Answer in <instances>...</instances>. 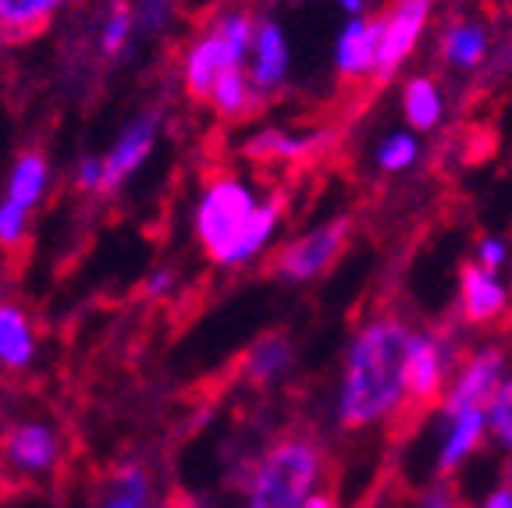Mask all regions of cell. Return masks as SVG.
I'll list each match as a JSON object with an SVG mask.
<instances>
[{"label": "cell", "mask_w": 512, "mask_h": 508, "mask_svg": "<svg viewBox=\"0 0 512 508\" xmlns=\"http://www.w3.org/2000/svg\"><path fill=\"white\" fill-rule=\"evenodd\" d=\"M413 334L399 317H374L352 342L345 366L338 423L345 430H363L381 416H392L406 388V363Z\"/></svg>", "instance_id": "obj_1"}, {"label": "cell", "mask_w": 512, "mask_h": 508, "mask_svg": "<svg viewBox=\"0 0 512 508\" xmlns=\"http://www.w3.org/2000/svg\"><path fill=\"white\" fill-rule=\"evenodd\" d=\"M281 210H285V196H271L264 207H256L253 189L242 178L217 171L207 178L200 203L192 210V231L210 263L242 267L267 249Z\"/></svg>", "instance_id": "obj_2"}, {"label": "cell", "mask_w": 512, "mask_h": 508, "mask_svg": "<svg viewBox=\"0 0 512 508\" xmlns=\"http://www.w3.org/2000/svg\"><path fill=\"white\" fill-rule=\"evenodd\" d=\"M324 466L317 441L288 434L267 448L249 484V508H303Z\"/></svg>", "instance_id": "obj_3"}, {"label": "cell", "mask_w": 512, "mask_h": 508, "mask_svg": "<svg viewBox=\"0 0 512 508\" xmlns=\"http://www.w3.org/2000/svg\"><path fill=\"white\" fill-rule=\"evenodd\" d=\"M445 374H448V352L445 338H413L409 345V363H406V388L392 413V441H406L416 434V427L438 409L441 395H445Z\"/></svg>", "instance_id": "obj_4"}, {"label": "cell", "mask_w": 512, "mask_h": 508, "mask_svg": "<svg viewBox=\"0 0 512 508\" xmlns=\"http://www.w3.org/2000/svg\"><path fill=\"white\" fill-rule=\"evenodd\" d=\"M349 239H352V217H335V221L320 224V228L306 231V235H299V239L274 249L267 270L285 281L324 278V274L345 256Z\"/></svg>", "instance_id": "obj_5"}, {"label": "cell", "mask_w": 512, "mask_h": 508, "mask_svg": "<svg viewBox=\"0 0 512 508\" xmlns=\"http://www.w3.org/2000/svg\"><path fill=\"white\" fill-rule=\"evenodd\" d=\"M160 139V111H146L132 118L118 132L111 150L100 157V196H114L125 182L139 175V167L150 160Z\"/></svg>", "instance_id": "obj_6"}, {"label": "cell", "mask_w": 512, "mask_h": 508, "mask_svg": "<svg viewBox=\"0 0 512 508\" xmlns=\"http://www.w3.org/2000/svg\"><path fill=\"white\" fill-rule=\"evenodd\" d=\"M228 68H246V57H242L232 43L224 40V32L214 25V29H207L203 36H196V40L189 43V50H185V57H182V86H185V93H189L192 100L207 104V96H210V89H214V82L221 79Z\"/></svg>", "instance_id": "obj_7"}, {"label": "cell", "mask_w": 512, "mask_h": 508, "mask_svg": "<svg viewBox=\"0 0 512 508\" xmlns=\"http://www.w3.org/2000/svg\"><path fill=\"white\" fill-rule=\"evenodd\" d=\"M0 459L22 477H43L61 459V441L47 423H15L0 437Z\"/></svg>", "instance_id": "obj_8"}, {"label": "cell", "mask_w": 512, "mask_h": 508, "mask_svg": "<svg viewBox=\"0 0 512 508\" xmlns=\"http://www.w3.org/2000/svg\"><path fill=\"white\" fill-rule=\"evenodd\" d=\"M427 11H431V0H395L392 15L384 18L374 86H384V79H392V72L406 61L409 50L416 47L420 29H424V22H427Z\"/></svg>", "instance_id": "obj_9"}, {"label": "cell", "mask_w": 512, "mask_h": 508, "mask_svg": "<svg viewBox=\"0 0 512 508\" xmlns=\"http://www.w3.org/2000/svg\"><path fill=\"white\" fill-rule=\"evenodd\" d=\"M502 363L505 356L498 349H484L477 356L466 359L463 366V377L456 381V388L448 391V402H445V413L448 416H459V413H484L491 405L498 391V377H502Z\"/></svg>", "instance_id": "obj_10"}, {"label": "cell", "mask_w": 512, "mask_h": 508, "mask_svg": "<svg viewBox=\"0 0 512 508\" xmlns=\"http://www.w3.org/2000/svg\"><path fill=\"white\" fill-rule=\"evenodd\" d=\"M381 36H384V18H363V22H352L342 32V40H338V79L345 86H356L363 79L374 82Z\"/></svg>", "instance_id": "obj_11"}, {"label": "cell", "mask_w": 512, "mask_h": 508, "mask_svg": "<svg viewBox=\"0 0 512 508\" xmlns=\"http://www.w3.org/2000/svg\"><path fill=\"white\" fill-rule=\"evenodd\" d=\"M249 82L260 96L267 89H278L288 75V47L285 36H281L278 22L271 18H260L253 25V43H249Z\"/></svg>", "instance_id": "obj_12"}, {"label": "cell", "mask_w": 512, "mask_h": 508, "mask_svg": "<svg viewBox=\"0 0 512 508\" xmlns=\"http://www.w3.org/2000/svg\"><path fill=\"white\" fill-rule=\"evenodd\" d=\"M68 0H0V47L36 40L54 25Z\"/></svg>", "instance_id": "obj_13"}, {"label": "cell", "mask_w": 512, "mask_h": 508, "mask_svg": "<svg viewBox=\"0 0 512 508\" xmlns=\"http://www.w3.org/2000/svg\"><path fill=\"white\" fill-rule=\"evenodd\" d=\"M324 135H288V132H260L246 143V157L256 164H310L324 153Z\"/></svg>", "instance_id": "obj_14"}, {"label": "cell", "mask_w": 512, "mask_h": 508, "mask_svg": "<svg viewBox=\"0 0 512 508\" xmlns=\"http://www.w3.org/2000/svg\"><path fill=\"white\" fill-rule=\"evenodd\" d=\"M32 359H36V331L29 313L18 302L0 299V366L25 370Z\"/></svg>", "instance_id": "obj_15"}, {"label": "cell", "mask_w": 512, "mask_h": 508, "mask_svg": "<svg viewBox=\"0 0 512 508\" xmlns=\"http://www.w3.org/2000/svg\"><path fill=\"white\" fill-rule=\"evenodd\" d=\"M459 274H463V320L473 327L495 324L505 313V292L495 285V278L473 263H463Z\"/></svg>", "instance_id": "obj_16"}, {"label": "cell", "mask_w": 512, "mask_h": 508, "mask_svg": "<svg viewBox=\"0 0 512 508\" xmlns=\"http://www.w3.org/2000/svg\"><path fill=\"white\" fill-rule=\"evenodd\" d=\"M50 189V160L43 157V150H22L11 164L8 175V189H4V199L18 203L32 214L40 207L43 196Z\"/></svg>", "instance_id": "obj_17"}, {"label": "cell", "mask_w": 512, "mask_h": 508, "mask_svg": "<svg viewBox=\"0 0 512 508\" xmlns=\"http://www.w3.org/2000/svg\"><path fill=\"white\" fill-rule=\"evenodd\" d=\"M207 104L214 107L221 118L239 121V118H249V114L256 111V104H260V93H256L253 82H249L246 68H228V72L214 82V89H210V96H207Z\"/></svg>", "instance_id": "obj_18"}, {"label": "cell", "mask_w": 512, "mask_h": 508, "mask_svg": "<svg viewBox=\"0 0 512 508\" xmlns=\"http://www.w3.org/2000/svg\"><path fill=\"white\" fill-rule=\"evenodd\" d=\"M292 363V345H288L285 334H264L253 349L242 356L239 374L249 384H271L274 377L285 374V366Z\"/></svg>", "instance_id": "obj_19"}, {"label": "cell", "mask_w": 512, "mask_h": 508, "mask_svg": "<svg viewBox=\"0 0 512 508\" xmlns=\"http://www.w3.org/2000/svg\"><path fill=\"white\" fill-rule=\"evenodd\" d=\"M480 437H484V413H477V409L473 413H459L456 427H452V434L445 441V452H441V477H448L480 445Z\"/></svg>", "instance_id": "obj_20"}, {"label": "cell", "mask_w": 512, "mask_h": 508, "mask_svg": "<svg viewBox=\"0 0 512 508\" xmlns=\"http://www.w3.org/2000/svg\"><path fill=\"white\" fill-rule=\"evenodd\" d=\"M132 36H136V11L128 8L125 0H118L111 11H107L104 25H100V54L104 57H121L132 47Z\"/></svg>", "instance_id": "obj_21"}, {"label": "cell", "mask_w": 512, "mask_h": 508, "mask_svg": "<svg viewBox=\"0 0 512 508\" xmlns=\"http://www.w3.org/2000/svg\"><path fill=\"white\" fill-rule=\"evenodd\" d=\"M438 93H434V86L427 79H413L406 86V114H409V125L416 128V132H427V128H434V121H438Z\"/></svg>", "instance_id": "obj_22"}, {"label": "cell", "mask_w": 512, "mask_h": 508, "mask_svg": "<svg viewBox=\"0 0 512 508\" xmlns=\"http://www.w3.org/2000/svg\"><path fill=\"white\" fill-rule=\"evenodd\" d=\"M484 32L480 29H473V25H459V29H452L445 36V54L452 57L456 64H477L480 57H484Z\"/></svg>", "instance_id": "obj_23"}, {"label": "cell", "mask_w": 512, "mask_h": 508, "mask_svg": "<svg viewBox=\"0 0 512 508\" xmlns=\"http://www.w3.org/2000/svg\"><path fill=\"white\" fill-rule=\"evenodd\" d=\"M29 235V210L11 203V199H0V249H15Z\"/></svg>", "instance_id": "obj_24"}, {"label": "cell", "mask_w": 512, "mask_h": 508, "mask_svg": "<svg viewBox=\"0 0 512 508\" xmlns=\"http://www.w3.org/2000/svg\"><path fill=\"white\" fill-rule=\"evenodd\" d=\"M491 427H495L498 441L512 448V381L498 384L495 398H491Z\"/></svg>", "instance_id": "obj_25"}, {"label": "cell", "mask_w": 512, "mask_h": 508, "mask_svg": "<svg viewBox=\"0 0 512 508\" xmlns=\"http://www.w3.org/2000/svg\"><path fill=\"white\" fill-rule=\"evenodd\" d=\"M139 15H136V32H160L164 25H168L171 18V4L168 0H146V4H139Z\"/></svg>", "instance_id": "obj_26"}, {"label": "cell", "mask_w": 512, "mask_h": 508, "mask_svg": "<svg viewBox=\"0 0 512 508\" xmlns=\"http://www.w3.org/2000/svg\"><path fill=\"white\" fill-rule=\"evenodd\" d=\"M420 508H466V501L459 498V491H456V484H452V480L441 477L438 484H434L431 491L424 494Z\"/></svg>", "instance_id": "obj_27"}, {"label": "cell", "mask_w": 512, "mask_h": 508, "mask_svg": "<svg viewBox=\"0 0 512 508\" xmlns=\"http://www.w3.org/2000/svg\"><path fill=\"white\" fill-rule=\"evenodd\" d=\"M413 153H416L413 139H406V135H395L392 143L381 150V164L388 167V171H399V167H406L409 160H413Z\"/></svg>", "instance_id": "obj_28"}, {"label": "cell", "mask_w": 512, "mask_h": 508, "mask_svg": "<svg viewBox=\"0 0 512 508\" xmlns=\"http://www.w3.org/2000/svg\"><path fill=\"white\" fill-rule=\"evenodd\" d=\"M75 185L86 196H100V157H82L75 167Z\"/></svg>", "instance_id": "obj_29"}, {"label": "cell", "mask_w": 512, "mask_h": 508, "mask_svg": "<svg viewBox=\"0 0 512 508\" xmlns=\"http://www.w3.org/2000/svg\"><path fill=\"white\" fill-rule=\"evenodd\" d=\"M143 288H146V295H150V299H168V295L175 292V270H168V267L150 270Z\"/></svg>", "instance_id": "obj_30"}, {"label": "cell", "mask_w": 512, "mask_h": 508, "mask_svg": "<svg viewBox=\"0 0 512 508\" xmlns=\"http://www.w3.org/2000/svg\"><path fill=\"white\" fill-rule=\"evenodd\" d=\"M480 256H484V267H488V274H491V270H498V267H502V260H505L502 242H484V246H480Z\"/></svg>", "instance_id": "obj_31"}, {"label": "cell", "mask_w": 512, "mask_h": 508, "mask_svg": "<svg viewBox=\"0 0 512 508\" xmlns=\"http://www.w3.org/2000/svg\"><path fill=\"white\" fill-rule=\"evenodd\" d=\"M484 508H512V484L498 487V491L491 494L488 501H484Z\"/></svg>", "instance_id": "obj_32"}, {"label": "cell", "mask_w": 512, "mask_h": 508, "mask_svg": "<svg viewBox=\"0 0 512 508\" xmlns=\"http://www.w3.org/2000/svg\"><path fill=\"white\" fill-rule=\"evenodd\" d=\"M303 508H338V498H335V491L310 494V498L303 501Z\"/></svg>", "instance_id": "obj_33"}, {"label": "cell", "mask_w": 512, "mask_h": 508, "mask_svg": "<svg viewBox=\"0 0 512 508\" xmlns=\"http://www.w3.org/2000/svg\"><path fill=\"white\" fill-rule=\"evenodd\" d=\"M111 508H139V501L125 498V494H118V498H114V501H111Z\"/></svg>", "instance_id": "obj_34"}, {"label": "cell", "mask_w": 512, "mask_h": 508, "mask_svg": "<svg viewBox=\"0 0 512 508\" xmlns=\"http://www.w3.org/2000/svg\"><path fill=\"white\" fill-rule=\"evenodd\" d=\"M342 8H345V11H360V8H363V0H342Z\"/></svg>", "instance_id": "obj_35"}, {"label": "cell", "mask_w": 512, "mask_h": 508, "mask_svg": "<svg viewBox=\"0 0 512 508\" xmlns=\"http://www.w3.org/2000/svg\"><path fill=\"white\" fill-rule=\"evenodd\" d=\"M125 4H146V0H125Z\"/></svg>", "instance_id": "obj_36"}]
</instances>
